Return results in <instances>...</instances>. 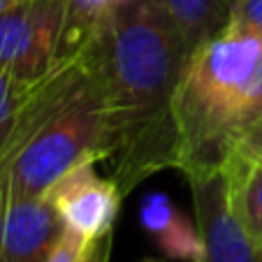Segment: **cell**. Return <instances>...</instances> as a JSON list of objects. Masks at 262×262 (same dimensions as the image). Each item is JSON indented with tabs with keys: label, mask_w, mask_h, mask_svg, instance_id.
Instances as JSON below:
<instances>
[{
	"label": "cell",
	"mask_w": 262,
	"mask_h": 262,
	"mask_svg": "<svg viewBox=\"0 0 262 262\" xmlns=\"http://www.w3.org/2000/svg\"><path fill=\"white\" fill-rule=\"evenodd\" d=\"M93 42L109 104L112 146L104 163L128 195L179 165L174 98L188 51L156 0H130Z\"/></svg>",
	"instance_id": "1"
},
{
	"label": "cell",
	"mask_w": 262,
	"mask_h": 262,
	"mask_svg": "<svg viewBox=\"0 0 262 262\" xmlns=\"http://www.w3.org/2000/svg\"><path fill=\"white\" fill-rule=\"evenodd\" d=\"M109 146V104L91 37L30 86L0 160V193L45 198L72 167L107 160Z\"/></svg>",
	"instance_id": "2"
},
{
	"label": "cell",
	"mask_w": 262,
	"mask_h": 262,
	"mask_svg": "<svg viewBox=\"0 0 262 262\" xmlns=\"http://www.w3.org/2000/svg\"><path fill=\"white\" fill-rule=\"evenodd\" d=\"M262 60V33L232 26L200 45L183 63L174 98L183 174L221 169L234 144Z\"/></svg>",
	"instance_id": "3"
},
{
	"label": "cell",
	"mask_w": 262,
	"mask_h": 262,
	"mask_svg": "<svg viewBox=\"0 0 262 262\" xmlns=\"http://www.w3.org/2000/svg\"><path fill=\"white\" fill-rule=\"evenodd\" d=\"M68 0H19L0 14V68L35 84L56 63Z\"/></svg>",
	"instance_id": "4"
},
{
	"label": "cell",
	"mask_w": 262,
	"mask_h": 262,
	"mask_svg": "<svg viewBox=\"0 0 262 262\" xmlns=\"http://www.w3.org/2000/svg\"><path fill=\"white\" fill-rule=\"evenodd\" d=\"M188 179L195 207V225L202 239L198 262H262V246L234 216L223 169H200Z\"/></svg>",
	"instance_id": "5"
},
{
	"label": "cell",
	"mask_w": 262,
	"mask_h": 262,
	"mask_svg": "<svg viewBox=\"0 0 262 262\" xmlns=\"http://www.w3.org/2000/svg\"><path fill=\"white\" fill-rule=\"evenodd\" d=\"M95 165L98 160H86L72 167L45 195L58 211L65 230L91 242L114 234L123 200L114 179L100 177Z\"/></svg>",
	"instance_id": "6"
},
{
	"label": "cell",
	"mask_w": 262,
	"mask_h": 262,
	"mask_svg": "<svg viewBox=\"0 0 262 262\" xmlns=\"http://www.w3.org/2000/svg\"><path fill=\"white\" fill-rule=\"evenodd\" d=\"M63 232L47 198L0 193V262H47Z\"/></svg>",
	"instance_id": "7"
},
{
	"label": "cell",
	"mask_w": 262,
	"mask_h": 262,
	"mask_svg": "<svg viewBox=\"0 0 262 262\" xmlns=\"http://www.w3.org/2000/svg\"><path fill=\"white\" fill-rule=\"evenodd\" d=\"M139 221L144 230L158 242L160 251L169 260L198 262L202 255V239L198 225L186 221L172 200L163 193H151L142 200Z\"/></svg>",
	"instance_id": "8"
},
{
	"label": "cell",
	"mask_w": 262,
	"mask_h": 262,
	"mask_svg": "<svg viewBox=\"0 0 262 262\" xmlns=\"http://www.w3.org/2000/svg\"><path fill=\"white\" fill-rule=\"evenodd\" d=\"M186 51H195L228 28L234 0H156Z\"/></svg>",
	"instance_id": "9"
},
{
	"label": "cell",
	"mask_w": 262,
	"mask_h": 262,
	"mask_svg": "<svg viewBox=\"0 0 262 262\" xmlns=\"http://www.w3.org/2000/svg\"><path fill=\"white\" fill-rule=\"evenodd\" d=\"M221 169L228 181V198L234 216L262 246V167L244 163Z\"/></svg>",
	"instance_id": "10"
},
{
	"label": "cell",
	"mask_w": 262,
	"mask_h": 262,
	"mask_svg": "<svg viewBox=\"0 0 262 262\" xmlns=\"http://www.w3.org/2000/svg\"><path fill=\"white\" fill-rule=\"evenodd\" d=\"M128 3L130 0H68V14H65L58 56H68L81 49Z\"/></svg>",
	"instance_id": "11"
},
{
	"label": "cell",
	"mask_w": 262,
	"mask_h": 262,
	"mask_svg": "<svg viewBox=\"0 0 262 262\" xmlns=\"http://www.w3.org/2000/svg\"><path fill=\"white\" fill-rule=\"evenodd\" d=\"M112 244H114V234L91 242V239L65 230L47 262H109Z\"/></svg>",
	"instance_id": "12"
},
{
	"label": "cell",
	"mask_w": 262,
	"mask_h": 262,
	"mask_svg": "<svg viewBox=\"0 0 262 262\" xmlns=\"http://www.w3.org/2000/svg\"><path fill=\"white\" fill-rule=\"evenodd\" d=\"M30 86L33 84H24L16 77H12L7 70L0 68V160L5 156V148L12 139L21 104H24Z\"/></svg>",
	"instance_id": "13"
},
{
	"label": "cell",
	"mask_w": 262,
	"mask_h": 262,
	"mask_svg": "<svg viewBox=\"0 0 262 262\" xmlns=\"http://www.w3.org/2000/svg\"><path fill=\"white\" fill-rule=\"evenodd\" d=\"M260 151H262V114L257 116V119L246 128V133L237 139V144L232 146V151L228 154V158L223 160L221 167L251 163V160L255 158Z\"/></svg>",
	"instance_id": "14"
},
{
	"label": "cell",
	"mask_w": 262,
	"mask_h": 262,
	"mask_svg": "<svg viewBox=\"0 0 262 262\" xmlns=\"http://www.w3.org/2000/svg\"><path fill=\"white\" fill-rule=\"evenodd\" d=\"M230 24L262 33V0H234Z\"/></svg>",
	"instance_id": "15"
},
{
	"label": "cell",
	"mask_w": 262,
	"mask_h": 262,
	"mask_svg": "<svg viewBox=\"0 0 262 262\" xmlns=\"http://www.w3.org/2000/svg\"><path fill=\"white\" fill-rule=\"evenodd\" d=\"M16 3H19V0H0V14H3V12H7L10 7H14Z\"/></svg>",
	"instance_id": "16"
},
{
	"label": "cell",
	"mask_w": 262,
	"mask_h": 262,
	"mask_svg": "<svg viewBox=\"0 0 262 262\" xmlns=\"http://www.w3.org/2000/svg\"><path fill=\"white\" fill-rule=\"evenodd\" d=\"M251 163H253V165H260V167H262V151H260V154L255 156V158L251 160Z\"/></svg>",
	"instance_id": "17"
},
{
	"label": "cell",
	"mask_w": 262,
	"mask_h": 262,
	"mask_svg": "<svg viewBox=\"0 0 262 262\" xmlns=\"http://www.w3.org/2000/svg\"><path fill=\"white\" fill-rule=\"evenodd\" d=\"M139 262H167V260H156V257H146V260H139Z\"/></svg>",
	"instance_id": "18"
}]
</instances>
